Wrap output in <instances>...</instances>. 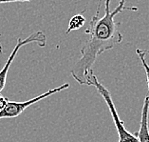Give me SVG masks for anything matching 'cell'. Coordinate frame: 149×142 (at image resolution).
<instances>
[{
    "label": "cell",
    "mask_w": 149,
    "mask_h": 142,
    "mask_svg": "<svg viewBox=\"0 0 149 142\" xmlns=\"http://www.w3.org/2000/svg\"><path fill=\"white\" fill-rule=\"evenodd\" d=\"M125 0H120L114 11H110V0H105L104 14L100 17L95 14L90 20L89 26L85 31L88 35L81 49V56L72 67L70 74L81 85H86V78L92 70L97 57L103 53L113 49L122 42L123 34L119 30L120 23L115 21V16L123 10L138 11L137 7H125Z\"/></svg>",
    "instance_id": "6da1fadb"
},
{
    "label": "cell",
    "mask_w": 149,
    "mask_h": 142,
    "mask_svg": "<svg viewBox=\"0 0 149 142\" xmlns=\"http://www.w3.org/2000/svg\"><path fill=\"white\" fill-rule=\"evenodd\" d=\"M86 85L95 87L98 91V93L103 96L104 100L105 101V103H107L108 109H109V112L111 114L112 118H113L115 127H116V129H117L119 142H139L136 133L132 134L126 130V128L125 127V123L120 118V115L118 114L117 110H116V107L113 103V100H112L109 91L98 80L96 75H94L93 71L90 72L88 75V78H86Z\"/></svg>",
    "instance_id": "7a4b0ae2"
},
{
    "label": "cell",
    "mask_w": 149,
    "mask_h": 142,
    "mask_svg": "<svg viewBox=\"0 0 149 142\" xmlns=\"http://www.w3.org/2000/svg\"><path fill=\"white\" fill-rule=\"evenodd\" d=\"M70 88V84L68 83H64L56 88L49 90L45 92L44 93L39 94V96H35L33 98H31L27 101H22V102H16V101H8V103L5 105V107L0 110V119L3 118H15L18 115H20L22 112L26 110L27 108L30 106H32L33 104L39 102L40 100H43L45 98H48L49 96H52L54 93H57L62 91Z\"/></svg>",
    "instance_id": "3957f363"
},
{
    "label": "cell",
    "mask_w": 149,
    "mask_h": 142,
    "mask_svg": "<svg viewBox=\"0 0 149 142\" xmlns=\"http://www.w3.org/2000/svg\"><path fill=\"white\" fill-rule=\"evenodd\" d=\"M32 43L37 44L40 47H45L47 43L46 34L41 31H37L33 32V34H31V35H29L28 37H26L25 39L18 38L15 47L13 48V52L10 53V56L8 57V59H7L6 63L4 65V67L0 71V93H1V91H3V89H4V87L6 85V80H7V76H8L9 70L10 66H12L14 58L17 56L18 52H19V50L22 48L23 46L32 44Z\"/></svg>",
    "instance_id": "277c9868"
},
{
    "label": "cell",
    "mask_w": 149,
    "mask_h": 142,
    "mask_svg": "<svg viewBox=\"0 0 149 142\" xmlns=\"http://www.w3.org/2000/svg\"><path fill=\"white\" fill-rule=\"evenodd\" d=\"M148 114H149V96H146L144 98L143 110H141L140 129L138 132H136L139 142H149Z\"/></svg>",
    "instance_id": "5b68a950"
},
{
    "label": "cell",
    "mask_w": 149,
    "mask_h": 142,
    "mask_svg": "<svg viewBox=\"0 0 149 142\" xmlns=\"http://www.w3.org/2000/svg\"><path fill=\"white\" fill-rule=\"evenodd\" d=\"M86 22V18L82 13L75 14L74 16L70 18V22H68V27L67 30V34H70L72 31H76L81 29Z\"/></svg>",
    "instance_id": "8992f818"
},
{
    "label": "cell",
    "mask_w": 149,
    "mask_h": 142,
    "mask_svg": "<svg viewBox=\"0 0 149 142\" xmlns=\"http://www.w3.org/2000/svg\"><path fill=\"white\" fill-rule=\"evenodd\" d=\"M137 56H139L143 67L145 71V75H146V79H147V85H148V90H149V65L146 62V54L149 53V51L143 50V49H137L136 50Z\"/></svg>",
    "instance_id": "52a82bcc"
},
{
    "label": "cell",
    "mask_w": 149,
    "mask_h": 142,
    "mask_svg": "<svg viewBox=\"0 0 149 142\" xmlns=\"http://www.w3.org/2000/svg\"><path fill=\"white\" fill-rule=\"evenodd\" d=\"M8 101H9L8 98L4 97L3 96L0 94V110H2V109L5 107V105L8 103Z\"/></svg>",
    "instance_id": "ba28073f"
},
{
    "label": "cell",
    "mask_w": 149,
    "mask_h": 142,
    "mask_svg": "<svg viewBox=\"0 0 149 142\" xmlns=\"http://www.w3.org/2000/svg\"><path fill=\"white\" fill-rule=\"evenodd\" d=\"M101 5H102V0H99V3H98V6H97L96 14H99V13H100V9H101Z\"/></svg>",
    "instance_id": "9c48e42d"
}]
</instances>
